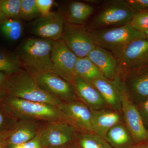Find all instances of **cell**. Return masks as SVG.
Returning <instances> with one entry per match:
<instances>
[{"mask_svg": "<svg viewBox=\"0 0 148 148\" xmlns=\"http://www.w3.org/2000/svg\"><path fill=\"white\" fill-rule=\"evenodd\" d=\"M0 30L8 39L16 41L23 34V24L20 18H7L0 23Z\"/></svg>", "mask_w": 148, "mask_h": 148, "instance_id": "cb8c5ba5", "label": "cell"}, {"mask_svg": "<svg viewBox=\"0 0 148 148\" xmlns=\"http://www.w3.org/2000/svg\"><path fill=\"white\" fill-rule=\"evenodd\" d=\"M120 82V77L117 75L112 79L102 77L89 83L100 92L108 108L122 113L119 95Z\"/></svg>", "mask_w": 148, "mask_h": 148, "instance_id": "2e32d148", "label": "cell"}, {"mask_svg": "<svg viewBox=\"0 0 148 148\" xmlns=\"http://www.w3.org/2000/svg\"><path fill=\"white\" fill-rule=\"evenodd\" d=\"M54 41L41 38H30L20 45L17 54L21 66L31 73L51 72L55 74L51 59Z\"/></svg>", "mask_w": 148, "mask_h": 148, "instance_id": "6da1fadb", "label": "cell"}, {"mask_svg": "<svg viewBox=\"0 0 148 148\" xmlns=\"http://www.w3.org/2000/svg\"><path fill=\"white\" fill-rule=\"evenodd\" d=\"M90 110L92 132L106 140L110 130L122 122L121 112L109 108Z\"/></svg>", "mask_w": 148, "mask_h": 148, "instance_id": "ac0fdd59", "label": "cell"}, {"mask_svg": "<svg viewBox=\"0 0 148 148\" xmlns=\"http://www.w3.org/2000/svg\"><path fill=\"white\" fill-rule=\"evenodd\" d=\"M130 25L137 31L144 33L148 30V10L139 12L130 21Z\"/></svg>", "mask_w": 148, "mask_h": 148, "instance_id": "83f0119b", "label": "cell"}, {"mask_svg": "<svg viewBox=\"0 0 148 148\" xmlns=\"http://www.w3.org/2000/svg\"><path fill=\"white\" fill-rule=\"evenodd\" d=\"M57 108L61 119L77 132H92L90 109L79 100L63 102Z\"/></svg>", "mask_w": 148, "mask_h": 148, "instance_id": "ba28073f", "label": "cell"}, {"mask_svg": "<svg viewBox=\"0 0 148 148\" xmlns=\"http://www.w3.org/2000/svg\"><path fill=\"white\" fill-rule=\"evenodd\" d=\"M20 18L27 21L35 20L41 16L36 0H21Z\"/></svg>", "mask_w": 148, "mask_h": 148, "instance_id": "484cf974", "label": "cell"}, {"mask_svg": "<svg viewBox=\"0 0 148 148\" xmlns=\"http://www.w3.org/2000/svg\"><path fill=\"white\" fill-rule=\"evenodd\" d=\"M78 58L62 39L54 41L51 50V59L55 74L71 83L75 76V66Z\"/></svg>", "mask_w": 148, "mask_h": 148, "instance_id": "4fadbf2b", "label": "cell"}, {"mask_svg": "<svg viewBox=\"0 0 148 148\" xmlns=\"http://www.w3.org/2000/svg\"><path fill=\"white\" fill-rule=\"evenodd\" d=\"M71 84L78 99L90 110L108 108L100 92L90 83L75 76Z\"/></svg>", "mask_w": 148, "mask_h": 148, "instance_id": "e0dca14e", "label": "cell"}, {"mask_svg": "<svg viewBox=\"0 0 148 148\" xmlns=\"http://www.w3.org/2000/svg\"><path fill=\"white\" fill-rule=\"evenodd\" d=\"M138 12L125 1L111 0L104 3L92 19L90 29L117 27L130 23Z\"/></svg>", "mask_w": 148, "mask_h": 148, "instance_id": "5b68a950", "label": "cell"}, {"mask_svg": "<svg viewBox=\"0 0 148 148\" xmlns=\"http://www.w3.org/2000/svg\"><path fill=\"white\" fill-rule=\"evenodd\" d=\"M144 34H145L147 38L148 39V30H147V31H146V32H144Z\"/></svg>", "mask_w": 148, "mask_h": 148, "instance_id": "f35d334b", "label": "cell"}, {"mask_svg": "<svg viewBox=\"0 0 148 148\" xmlns=\"http://www.w3.org/2000/svg\"><path fill=\"white\" fill-rule=\"evenodd\" d=\"M116 59L119 64L118 75L148 65V39L132 41L124 48Z\"/></svg>", "mask_w": 148, "mask_h": 148, "instance_id": "9c48e42d", "label": "cell"}, {"mask_svg": "<svg viewBox=\"0 0 148 148\" xmlns=\"http://www.w3.org/2000/svg\"><path fill=\"white\" fill-rule=\"evenodd\" d=\"M94 11V8L88 4L73 2L69 5L65 19L71 24L84 25Z\"/></svg>", "mask_w": 148, "mask_h": 148, "instance_id": "44dd1931", "label": "cell"}, {"mask_svg": "<svg viewBox=\"0 0 148 148\" xmlns=\"http://www.w3.org/2000/svg\"><path fill=\"white\" fill-rule=\"evenodd\" d=\"M88 29L96 45L110 51L116 58L132 41L147 38L144 33L137 31L130 24L120 27Z\"/></svg>", "mask_w": 148, "mask_h": 148, "instance_id": "3957f363", "label": "cell"}, {"mask_svg": "<svg viewBox=\"0 0 148 148\" xmlns=\"http://www.w3.org/2000/svg\"><path fill=\"white\" fill-rule=\"evenodd\" d=\"M8 129L7 148L27 143L35 138L39 132L38 121L30 120H18Z\"/></svg>", "mask_w": 148, "mask_h": 148, "instance_id": "9a60e30c", "label": "cell"}, {"mask_svg": "<svg viewBox=\"0 0 148 148\" xmlns=\"http://www.w3.org/2000/svg\"><path fill=\"white\" fill-rule=\"evenodd\" d=\"M21 0H0V11L7 18H20Z\"/></svg>", "mask_w": 148, "mask_h": 148, "instance_id": "4316f807", "label": "cell"}, {"mask_svg": "<svg viewBox=\"0 0 148 148\" xmlns=\"http://www.w3.org/2000/svg\"><path fill=\"white\" fill-rule=\"evenodd\" d=\"M21 66L17 53L0 51V71L12 75L20 71Z\"/></svg>", "mask_w": 148, "mask_h": 148, "instance_id": "d4e9b609", "label": "cell"}, {"mask_svg": "<svg viewBox=\"0 0 148 148\" xmlns=\"http://www.w3.org/2000/svg\"><path fill=\"white\" fill-rule=\"evenodd\" d=\"M31 73L43 90L62 102L79 100L72 84L56 74L47 72Z\"/></svg>", "mask_w": 148, "mask_h": 148, "instance_id": "7c38bea8", "label": "cell"}, {"mask_svg": "<svg viewBox=\"0 0 148 148\" xmlns=\"http://www.w3.org/2000/svg\"><path fill=\"white\" fill-rule=\"evenodd\" d=\"M8 96L57 107L62 103L59 99L43 90L30 72L21 69L12 75Z\"/></svg>", "mask_w": 148, "mask_h": 148, "instance_id": "277c9868", "label": "cell"}, {"mask_svg": "<svg viewBox=\"0 0 148 148\" xmlns=\"http://www.w3.org/2000/svg\"><path fill=\"white\" fill-rule=\"evenodd\" d=\"M128 148H148V142L135 144Z\"/></svg>", "mask_w": 148, "mask_h": 148, "instance_id": "d590c367", "label": "cell"}, {"mask_svg": "<svg viewBox=\"0 0 148 148\" xmlns=\"http://www.w3.org/2000/svg\"><path fill=\"white\" fill-rule=\"evenodd\" d=\"M75 76L88 82L104 77L97 66L87 56L78 58L75 66Z\"/></svg>", "mask_w": 148, "mask_h": 148, "instance_id": "7402d4cb", "label": "cell"}, {"mask_svg": "<svg viewBox=\"0 0 148 148\" xmlns=\"http://www.w3.org/2000/svg\"><path fill=\"white\" fill-rule=\"evenodd\" d=\"M38 10L41 16H45L50 13V10L53 5V0H36Z\"/></svg>", "mask_w": 148, "mask_h": 148, "instance_id": "f546056e", "label": "cell"}, {"mask_svg": "<svg viewBox=\"0 0 148 148\" xmlns=\"http://www.w3.org/2000/svg\"><path fill=\"white\" fill-rule=\"evenodd\" d=\"M12 75L0 71V101L8 95Z\"/></svg>", "mask_w": 148, "mask_h": 148, "instance_id": "f1b7e54d", "label": "cell"}, {"mask_svg": "<svg viewBox=\"0 0 148 148\" xmlns=\"http://www.w3.org/2000/svg\"><path fill=\"white\" fill-rule=\"evenodd\" d=\"M65 21L60 14L51 12L30 23L29 32L39 38L55 41L62 39Z\"/></svg>", "mask_w": 148, "mask_h": 148, "instance_id": "5bb4252c", "label": "cell"}, {"mask_svg": "<svg viewBox=\"0 0 148 148\" xmlns=\"http://www.w3.org/2000/svg\"><path fill=\"white\" fill-rule=\"evenodd\" d=\"M75 142L81 148H114L105 139L92 132H77Z\"/></svg>", "mask_w": 148, "mask_h": 148, "instance_id": "603a6c76", "label": "cell"}, {"mask_svg": "<svg viewBox=\"0 0 148 148\" xmlns=\"http://www.w3.org/2000/svg\"><path fill=\"white\" fill-rule=\"evenodd\" d=\"M12 148H45L43 147L40 139V130L35 138L27 143L18 145Z\"/></svg>", "mask_w": 148, "mask_h": 148, "instance_id": "1f68e13d", "label": "cell"}, {"mask_svg": "<svg viewBox=\"0 0 148 148\" xmlns=\"http://www.w3.org/2000/svg\"><path fill=\"white\" fill-rule=\"evenodd\" d=\"M57 148H81L75 142L67 144L65 145L61 146Z\"/></svg>", "mask_w": 148, "mask_h": 148, "instance_id": "8d00e7d4", "label": "cell"}, {"mask_svg": "<svg viewBox=\"0 0 148 148\" xmlns=\"http://www.w3.org/2000/svg\"><path fill=\"white\" fill-rule=\"evenodd\" d=\"M118 75L129 98L136 106L148 100V65Z\"/></svg>", "mask_w": 148, "mask_h": 148, "instance_id": "30bf717a", "label": "cell"}, {"mask_svg": "<svg viewBox=\"0 0 148 148\" xmlns=\"http://www.w3.org/2000/svg\"><path fill=\"white\" fill-rule=\"evenodd\" d=\"M7 18V17L1 12L0 11V23H1L3 20H4L5 19V18Z\"/></svg>", "mask_w": 148, "mask_h": 148, "instance_id": "74e56055", "label": "cell"}, {"mask_svg": "<svg viewBox=\"0 0 148 148\" xmlns=\"http://www.w3.org/2000/svg\"><path fill=\"white\" fill-rule=\"evenodd\" d=\"M119 95L124 124L132 135L135 144L148 142V130L137 106L129 98L121 78Z\"/></svg>", "mask_w": 148, "mask_h": 148, "instance_id": "8992f818", "label": "cell"}, {"mask_svg": "<svg viewBox=\"0 0 148 148\" xmlns=\"http://www.w3.org/2000/svg\"><path fill=\"white\" fill-rule=\"evenodd\" d=\"M1 101L4 110L14 119L47 123L62 120L58 108L52 105L10 96Z\"/></svg>", "mask_w": 148, "mask_h": 148, "instance_id": "7a4b0ae2", "label": "cell"}, {"mask_svg": "<svg viewBox=\"0 0 148 148\" xmlns=\"http://www.w3.org/2000/svg\"><path fill=\"white\" fill-rule=\"evenodd\" d=\"M87 57L97 66L104 77L112 79L118 75V61L110 51L97 45Z\"/></svg>", "mask_w": 148, "mask_h": 148, "instance_id": "d6986e66", "label": "cell"}, {"mask_svg": "<svg viewBox=\"0 0 148 148\" xmlns=\"http://www.w3.org/2000/svg\"><path fill=\"white\" fill-rule=\"evenodd\" d=\"M7 135V129L0 132V148H7L6 143Z\"/></svg>", "mask_w": 148, "mask_h": 148, "instance_id": "836d02e7", "label": "cell"}, {"mask_svg": "<svg viewBox=\"0 0 148 148\" xmlns=\"http://www.w3.org/2000/svg\"><path fill=\"white\" fill-rule=\"evenodd\" d=\"M6 123V118L2 112L0 111V132L4 131L7 129L5 127Z\"/></svg>", "mask_w": 148, "mask_h": 148, "instance_id": "e575fe53", "label": "cell"}, {"mask_svg": "<svg viewBox=\"0 0 148 148\" xmlns=\"http://www.w3.org/2000/svg\"><path fill=\"white\" fill-rule=\"evenodd\" d=\"M126 2L136 11L148 10V0H126Z\"/></svg>", "mask_w": 148, "mask_h": 148, "instance_id": "4dcf8cb0", "label": "cell"}, {"mask_svg": "<svg viewBox=\"0 0 148 148\" xmlns=\"http://www.w3.org/2000/svg\"><path fill=\"white\" fill-rule=\"evenodd\" d=\"M106 141L114 148H128L135 144L130 132L123 122L110 130Z\"/></svg>", "mask_w": 148, "mask_h": 148, "instance_id": "ffe728a7", "label": "cell"}, {"mask_svg": "<svg viewBox=\"0 0 148 148\" xmlns=\"http://www.w3.org/2000/svg\"><path fill=\"white\" fill-rule=\"evenodd\" d=\"M62 39L78 58L87 57L97 46L88 27L65 21Z\"/></svg>", "mask_w": 148, "mask_h": 148, "instance_id": "52a82bcc", "label": "cell"}, {"mask_svg": "<svg viewBox=\"0 0 148 148\" xmlns=\"http://www.w3.org/2000/svg\"><path fill=\"white\" fill-rule=\"evenodd\" d=\"M137 106L146 129L148 131V100Z\"/></svg>", "mask_w": 148, "mask_h": 148, "instance_id": "d6a6232c", "label": "cell"}, {"mask_svg": "<svg viewBox=\"0 0 148 148\" xmlns=\"http://www.w3.org/2000/svg\"><path fill=\"white\" fill-rule=\"evenodd\" d=\"M77 131L62 120L47 123L40 129L42 145L45 148H57L75 141Z\"/></svg>", "mask_w": 148, "mask_h": 148, "instance_id": "8fae6325", "label": "cell"}]
</instances>
